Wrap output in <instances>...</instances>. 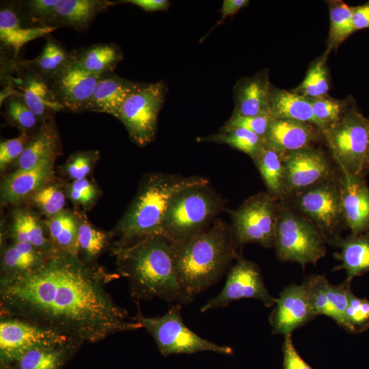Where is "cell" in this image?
<instances>
[{"label":"cell","mask_w":369,"mask_h":369,"mask_svg":"<svg viewBox=\"0 0 369 369\" xmlns=\"http://www.w3.org/2000/svg\"><path fill=\"white\" fill-rule=\"evenodd\" d=\"M16 70V76L10 79L4 100L11 96L22 98L28 107L38 118L40 124L55 112L64 110L57 103L49 84L40 76L27 68L22 61L12 59Z\"/></svg>","instance_id":"obj_15"},{"label":"cell","mask_w":369,"mask_h":369,"mask_svg":"<svg viewBox=\"0 0 369 369\" xmlns=\"http://www.w3.org/2000/svg\"><path fill=\"white\" fill-rule=\"evenodd\" d=\"M31 135L20 132L17 137L1 141L0 144V169L3 171L6 167L16 161L23 154Z\"/></svg>","instance_id":"obj_47"},{"label":"cell","mask_w":369,"mask_h":369,"mask_svg":"<svg viewBox=\"0 0 369 369\" xmlns=\"http://www.w3.org/2000/svg\"><path fill=\"white\" fill-rule=\"evenodd\" d=\"M16 8L1 7L0 10V41L1 48L18 59L20 49L26 43L49 35L57 28L51 27H23Z\"/></svg>","instance_id":"obj_26"},{"label":"cell","mask_w":369,"mask_h":369,"mask_svg":"<svg viewBox=\"0 0 369 369\" xmlns=\"http://www.w3.org/2000/svg\"><path fill=\"white\" fill-rule=\"evenodd\" d=\"M273 119L270 114L244 116L232 112L223 126L243 128L264 138Z\"/></svg>","instance_id":"obj_46"},{"label":"cell","mask_w":369,"mask_h":369,"mask_svg":"<svg viewBox=\"0 0 369 369\" xmlns=\"http://www.w3.org/2000/svg\"><path fill=\"white\" fill-rule=\"evenodd\" d=\"M99 158L97 150L79 151L73 153L64 165L66 174L73 180L86 178Z\"/></svg>","instance_id":"obj_43"},{"label":"cell","mask_w":369,"mask_h":369,"mask_svg":"<svg viewBox=\"0 0 369 369\" xmlns=\"http://www.w3.org/2000/svg\"><path fill=\"white\" fill-rule=\"evenodd\" d=\"M341 204L345 226L351 234L369 231V187L364 176L340 169Z\"/></svg>","instance_id":"obj_19"},{"label":"cell","mask_w":369,"mask_h":369,"mask_svg":"<svg viewBox=\"0 0 369 369\" xmlns=\"http://www.w3.org/2000/svg\"><path fill=\"white\" fill-rule=\"evenodd\" d=\"M73 340H76L27 320L0 316L1 369H8L33 348Z\"/></svg>","instance_id":"obj_12"},{"label":"cell","mask_w":369,"mask_h":369,"mask_svg":"<svg viewBox=\"0 0 369 369\" xmlns=\"http://www.w3.org/2000/svg\"><path fill=\"white\" fill-rule=\"evenodd\" d=\"M241 299H256L266 307L275 305L276 299L267 290L258 265L239 256L228 271L223 288L201 308L202 312L225 308Z\"/></svg>","instance_id":"obj_14"},{"label":"cell","mask_w":369,"mask_h":369,"mask_svg":"<svg viewBox=\"0 0 369 369\" xmlns=\"http://www.w3.org/2000/svg\"><path fill=\"white\" fill-rule=\"evenodd\" d=\"M269 113L275 119H289L308 123L314 125L320 131L310 99L293 91L271 86Z\"/></svg>","instance_id":"obj_28"},{"label":"cell","mask_w":369,"mask_h":369,"mask_svg":"<svg viewBox=\"0 0 369 369\" xmlns=\"http://www.w3.org/2000/svg\"><path fill=\"white\" fill-rule=\"evenodd\" d=\"M48 258L29 243L2 244L0 276L19 275L40 269Z\"/></svg>","instance_id":"obj_29"},{"label":"cell","mask_w":369,"mask_h":369,"mask_svg":"<svg viewBox=\"0 0 369 369\" xmlns=\"http://www.w3.org/2000/svg\"><path fill=\"white\" fill-rule=\"evenodd\" d=\"M66 194L74 204L87 209L95 203L99 196V191L94 184L84 178L73 180L68 186Z\"/></svg>","instance_id":"obj_45"},{"label":"cell","mask_w":369,"mask_h":369,"mask_svg":"<svg viewBox=\"0 0 369 369\" xmlns=\"http://www.w3.org/2000/svg\"><path fill=\"white\" fill-rule=\"evenodd\" d=\"M55 159L47 160L31 169H16L1 182L2 204L17 205L51 182Z\"/></svg>","instance_id":"obj_20"},{"label":"cell","mask_w":369,"mask_h":369,"mask_svg":"<svg viewBox=\"0 0 369 369\" xmlns=\"http://www.w3.org/2000/svg\"><path fill=\"white\" fill-rule=\"evenodd\" d=\"M282 369H314L296 349L291 334L284 336Z\"/></svg>","instance_id":"obj_48"},{"label":"cell","mask_w":369,"mask_h":369,"mask_svg":"<svg viewBox=\"0 0 369 369\" xmlns=\"http://www.w3.org/2000/svg\"><path fill=\"white\" fill-rule=\"evenodd\" d=\"M61 151V141L54 114L40 124L31 135L21 156L16 161L17 169H31L42 162L55 159Z\"/></svg>","instance_id":"obj_25"},{"label":"cell","mask_w":369,"mask_h":369,"mask_svg":"<svg viewBox=\"0 0 369 369\" xmlns=\"http://www.w3.org/2000/svg\"><path fill=\"white\" fill-rule=\"evenodd\" d=\"M322 135L338 168L354 176L366 175L369 155V119L355 103Z\"/></svg>","instance_id":"obj_6"},{"label":"cell","mask_w":369,"mask_h":369,"mask_svg":"<svg viewBox=\"0 0 369 369\" xmlns=\"http://www.w3.org/2000/svg\"><path fill=\"white\" fill-rule=\"evenodd\" d=\"M320 135L322 132L314 125L293 120L274 118L264 140L266 146L284 156L312 146Z\"/></svg>","instance_id":"obj_21"},{"label":"cell","mask_w":369,"mask_h":369,"mask_svg":"<svg viewBox=\"0 0 369 369\" xmlns=\"http://www.w3.org/2000/svg\"><path fill=\"white\" fill-rule=\"evenodd\" d=\"M137 305L135 318L153 338L164 357L205 351L224 355L233 353L232 348L213 343L191 331L182 320L181 304L174 303L164 315L156 317L144 316L138 301Z\"/></svg>","instance_id":"obj_8"},{"label":"cell","mask_w":369,"mask_h":369,"mask_svg":"<svg viewBox=\"0 0 369 369\" xmlns=\"http://www.w3.org/2000/svg\"><path fill=\"white\" fill-rule=\"evenodd\" d=\"M310 99L322 133L337 123L352 102L349 99L338 100L328 94Z\"/></svg>","instance_id":"obj_40"},{"label":"cell","mask_w":369,"mask_h":369,"mask_svg":"<svg viewBox=\"0 0 369 369\" xmlns=\"http://www.w3.org/2000/svg\"><path fill=\"white\" fill-rule=\"evenodd\" d=\"M327 55L324 53L309 68L303 81L292 90L310 98L327 95L329 90V74L326 64Z\"/></svg>","instance_id":"obj_38"},{"label":"cell","mask_w":369,"mask_h":369,"mask_svg":"<svg viewBox=\"0 0 369 369\" xmlns=\"http://www.w3.org/2000/svg\"><path fill=\"white\" fill-rule=\"evenodd\" d=\"M71 53L73 62L98 77L113 72L123 59L122 51L114 43L95 44Z\"/></svg>","instance_id":"obj_31"},{"label":"cell","mask_w":369,"mask_h":369,"mask_svg":"<svg viewBox=\"0 0 369 369\" xmlns=\"http://www.w3.org/2000/svg\"><path fill=\"white\" fill-rule=\"evenodd\" d=\"M367 170H368V172H369V155H368V161Z\"/></svg>","instance_id":"obj_52"},{"label":"cell","mask_w":369,"mask_h":369,"mask_svg":"<svg viewBox=\"0 0 369 369\" xmlns=\"http://www.w3.org/2000/svg\"><path fill=\"white\" fill-rule=\"evenodd\" d=\"M4 104L3 116L8 124L29 135L30 133L39 128L40 122L38 118L22 98L11 95L4 100Z\"/></svg>","instance_id":"obj_39"},{"label":"cell","mask_w":369,"mask_h":369,"mask_svg":"<svg viewBox=\"0 0 369 369\" xmlns=\"http://www.w3.org/2000/svg\"><path fill=\"white\" fill-rule=\"evenodd\" d=\"M199 142L226 144L252 159L264 144V138L243 128L223 126L218 133L196 139Z\"/></svg>","instance_id":"obj_35"},{"label":"cell","mask_w":369,"mask_h":369,"mask_svg":"<svg viewBox=\"0 0 369 369\" xmlns=\"http://www.w3.org/2000/svg\"><path fill=\"white\" fill-rule=\"evenodd\" d=\"M116 3L108 0H59L45 27H69L77 31L84 30L98 14Z\"/></svg>","instance_id":"obj_23"},{"label":"cell","mask_w":369,"mask_h":369,"mask_svg":"<svg viewBox=\"0 0 369 369\" xmlns=\"http://www.w3.org/2000/svg\"><path fill=\"white\" fill-rule=\"evenodd\" d=\"M334 245L340 249L334 256L341 262L334 270H345L346 282L369 272V234H351L340 238Z\"/></svg>","instance_id":"obj_30"},{"label":"cell","mask_w":369,"mask_h":369,"mask_svg":"<svg viewBox=\"0 0 369 369\" xmlns=\"http://www.w3.org/2000/svg\"><path fill=\"white\" fill-rule=\"evenodd\" d=\"M82 344L73 340L33 348L23 354L8 369H63Z\"/></svg>","instance_id":"obj_27"},{"label":"cell","mask_w":369,"mask_h":369,"mask_svg":"<svg viewBox=\"0 0 369 369\" xmlns=\"http://www.w3.org/2000/svg\"><path fill=\"white\" fill-rule=\"evenodd\" d=\"M99 77L77 66L72 59L49 83L55 101L64 110L87 111Z\"/></svg>","instance_id":"obj_16"},{"label":"cell","mask_w":369,"mask_h":369,"mask_svg":"<svg viewBox=\"0 0 369 369\" xmlns=\"http://www.w3.org/2000/svg\"><path fill=\"white\" fill-rule=\"evenodd\" d=\"M316 316L304 283L292 284L284 288L276 299L269 323L273 333L285 336Z\"/></svg>","instance_id":"obj_17"},{"label":"cell","mask_w":369,"mask_h":369,"mask_svg":"<svg viewBox=\"0 0 369 369\" xmlns=\"http://www.w3.org/2000/svg\"><path fill=\"white\" fill-rule=\"evenodd\" d=\"M226 200L209 182L187 187L172 200L163 223V234L175 244L206 230L226 206Z\"/></svg>","instance_id":"obj_5"},{"label":"cell","mask_w":369,"mask_h":369,"mask_svg":"<svg viewBox=\"0 0 369 369\" xmlns=\"http://www.w3.org/2000/svg\"><path fill=\"white\" fill-rule=\"evenodd\" d=\"M111 251L117 273L126 279L130 295L135 301L158 297L181 305L193 301L177 275L175 243L164 234L148 236Z\"/></svg>","instance_id":"obj_2"},{"label":"cell","mask_w":369,"mask_h":369,"mask_svg":"<svg viewBox=\"0 0 369 369\" xmlns=\"http://www.w3.org/2000/svg\"><path fill=\"white\" fill-rule=\"evenodd\" d=\"M303 283L316 316L325 315L351 332L346 318L350 282L333 285L324 275H314Z\"/></svg>","instance_id":"obj_18"},{"label":"cell","mask_w":369,"mask_h":369,"mask_svg":"<svg viewBox=\"0 0 369 369\" xmlns=\"http://www.w3.org/2000/svg\"><path fill=\"white\" fill-rule=\"evenodd\" d=\"M271 86L267 70L238 80L233 89V113L244 116L270 114L269 96Z\"/></svg>","instance_id":"obj_22"},{"label":"cell","mask_w":369,"mask_h":369,"mask_svg":"<svg viewBox=\"0 0 369 369\" xmlns=\"http://www.w3.org/2000/svg\"><path fill=\"white\" fill-rule=\"evenodd\" d=\"M353 24L355 31L369 28V2L353 7Z\"/></svg>","instance_id":"obj_50"},{"label":"cell","mask_w":369,"mask_h":369,"mask_svg":"<svg viewBox=\"0 0 369 369\" xmlns=\"http://www.w3.org/2000/svg\"><path fill=\"white\" fill-rule=\"evenodd\" d=\"M166 93L167 86L163 81L141 83L120 107L116 118L138 146H147L155 139L159 115Z\"/></svg>","instance_id":"obj_11"},{"label":"cell","mask_w":369,"mask_h":369,"mask_svg":"<svg viewBox=\"0 0 369 369\" xmlns=\"http://www.w3.org/2000/svg\"><path fill=\"white\" fill-rule=\"evenodd\" d=\"M120 277L59 252L33 272L0 276V316L25 319L82 343L135 331L141 324L107 289Z\"/></svg>","instance_id":"obj_1"},{"label":"cell","mask_w":369,"mask_h":369,"mask_svg":"<svg viewBox=\"0 0 369 369\" xmlns=\"http://www.w3.org/2000/svg\"><path fill=\"white\" fill-rule=\"evenodd\" d=\"M282 201L310 221L327 243L334 245L341 238V231L346 226L341 204L340 173L331 180Z\"/></svg>","instance_id":"obj_9"},{"label":"cell","mask_w":369,"mask_h":369,"mask_svg":"<svg viewBox=\"0 0 369 369\" xmlns=\"http://www.w3.org/2000/svg\"><path fill=\"white\" fill-rule=\"evenodd\" d=\"M283 156L284 199L331 180L340 173L339 168L333 165L327 154L313 146Z\"/></svg>","instance_id":"obj_13"},{"label":"cell","mask_w":369,"mask_h":369,"mask_svg":"<svg viewBox=\"0 0 369 369\" xmlns=\"http://www.w3.org/2000/svg\"><path fill=\"white\" fill-rule=\"evenodd\" d=\"M267 189L278 199L285 198L284 156L265 144L251 159Z\"/></svg>","instance_id":"obj_32"},{"label":"cell","mask_w":369,"mask_h":369,"mask_svg":"<svg viewBox=\"0 0 369 369\" xmlns=\"http://www.w3.org/2000/svg\"><path fill=\"white\" fill-rule=\"evenodd\" d=\"M71 61V52L66 51L57 40L49 38L37 57L32 60H23L22 62L49 84Z\"/></svg>","instance_id":"obj_34"},{"label":"cell","mask_w":369,"mask_h":369,"mask_svg":"<svg viewBox=\"0 0 369 369\" xmlns=\"http://www.w3.org/2000/svg\"><path fill=\"white\" fill-rule=\"evenodd\" d=\"M79 217L78 247L81 259L87 263H96L97 258L109 245L112 233L97 229L84 217Z\"/></svg>","instance_id":"obj_36"},{"label":"cell","mask_w":369,"mask_h":369,"mask_svg":"<svg viewBox=\"0 0 369 369\" xmlns=\"http://www.w3.org/2000/svg\"><path fill=\"white\" fill-rule=\"evenodd\" d=\"M320 231L284 201L279 200L274 247L282 261L316 264L326 254Z\"/></svg>","instance_id":"obj_7"},{"label":"cell","mask_w":369,"mask_h":369,"mask_svg":"<svg viewBox=\"0 0 369 369\" xmlns=\"http://www.w3.org/2000/svg\"><path fill=\"white\" fill-rule=\"evenodd\" d=\"M249 3L248 0H224L221 8V17L217 22V25L223 22L226 18L232 16L242 8L247 6ZM216 25V26H217Z\"/></svg>","instance_id":"obj_51"},{"label":"cell","mask_w":369,"mask_h":369,"mask_svg":"<svg viewBox=\"0 0 369 369\" xmlns=\"http://www.w3.org/2000/svg\"><path fill=\"white\" fill-rule=\"evenodd\" d=\"M59 0H30L20 2L16 11L21 19L33 27H45V23Z\"/></svg>","instance_id":"obj_42"},{"label":"cell","mask_w":369,"mask_h":369,"mask_svg":"<svg viewBox=\"0 0 369 369\" xmlns=\"http://www.w3.org/2000/svg\"><path fill=\"white\" fill-rule=\"evenodd\" d=\"M140 84L122 78L113 72L100 76L87 111L105 113L116 118L125 100Z\"/></svg>","instance_id":"obj_24"},{"label":"cell","mask_w":369,"mask_h":369,"mask_svg":"<svg viewBox=\"0 0 369 369\" xmlns=\"http://www.w3.org/2000/svg\"><path fill=\"white\" fill-rule=\"evenodd\" d=\"M346 318L351 333H360L369 327V301L355 296L351 290L348 294Z\"/></svg>","instance_id":"obj_44"},{"label":"cell","mask_w":369,"mask_h":369,"mask_svg":"<svg viewBox=\"0 0 369 369\" xmlns=\"http://www.w3.org/2000/svg\"><path fill=\"white\" fill-rule=\"evenodd\" d=\"M118 2L137 5L146 12L165 11L171 5L168 0H123Z\"/></svg>","instance_id":"obj_49"},{"label":"cell","mask_w":369,"mask_h":369,"mask_svg":"<svg viewBox=\"0 0 369 369\" xmlns=\"http://www.w3.org/2000/svg\"><path fill=\"white\" fill-rule=\"evenodd\" d=\"M230 226L215 220L204 232L175 244V264L180 283L191 298L217 282L240 256Z\"/></svg>","instance_id":"obj_4"},{"label":"cell","mask_w":369,"mask_h":369,"mask_svg":"<svg viewBox=\"0 0 369 369\" xmlns=\"http://www.w3.org/2000/svg\"><path fill=\"white\" fill-rule=\"evenodd\" d=\"M66 196V192L59 184L50 182L29 200L44 215L51 218L64 210Z\"/></svg>","instance_id":"obj_41"},{"label":"cell","mask_w":369,"mask_h":369,"mask_svg":"<svg viewBox=\"0 0 369 369\" xmlns=\"http://www.w3.org/2000/svg\"><path fill=\"white\" fill-rule=\"evenodd\" d=\"M209 182L201 176L160 172L144 176L128 208L113 232L118 239L112 249L125 247L142 238L163 234V223L173 197L182 189Z\"/></svg>","instance_id":"obj_3"},{"label":"cell","mask_w":369,"mask_h":369,"mask_svg":"<svg viewBox=\"0 0 369 369\" xmlns=\"http://www.w3.org/2000/svg\"><path fill=\"white\" fill-rule=\"evenodd\" d=\"M49 237L59 252L79 256V217L64 210L44 222Z\"/></svg>","instance_id":"obj_33"},{"label":"cell","mask_w":369,"mask_h":369,"mask_svg":"<svg viewBox=\"0 0 369 369\" xmlns=\"http://www.w3.org/2000/svg\"><path fill=\"white\" fill-rule=\"evenodd\" d=\"M279 208V200L266 191L249 196L236 209L229 210L236 245L256 243L274 247Z\"/></svg>","instance_id":"obj_10"},{"label":"cell","mask_w":369,"mask_h":369,"mask_svg":"<svg viewBox=\"0 0 369 369\" xmlns=\"http://www.w3.org/2000/svg\"><path fill=\"white\" fill-rule=\"evenodd\" d=\"M329 8L330 27L325 53L327 55L355 31L353 24V7L337 1H331Z\"/></svg>","instance_id":"obj_37"}]
</instances>
